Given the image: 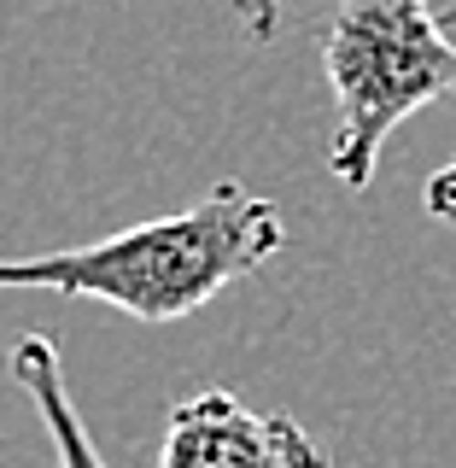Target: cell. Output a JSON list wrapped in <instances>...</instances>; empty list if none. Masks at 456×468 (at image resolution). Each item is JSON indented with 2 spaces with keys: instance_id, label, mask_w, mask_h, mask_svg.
Masks as SVG:
<instances>
[{
  "instance_id": "6da1fadb",
  "label": "cell",
  "mask_w": 456,
  "mask_h": 468,
  "mask_svg": "<svg viewBox=\"0 0 456 468\" xmlns=\"http://www.w3.org/2000/svg\"><path fill=\"white\" fill-rule=\"evenodd\" d=\"M281 246L287 229L275 199L252 194L246 182H217L187 211L117 229L106 240L41 258H0V287L100 299L111 311L146 322V328H164V322L205 311L223 287L263 270Z\"/></svg>"
},
{
  "instance_id": "7a4b0ae2",
  "label": "cell",
  "mask_w": 456,
  "mask_h": 468,
  "mask_svg": "<svg viewBox=\"0 0 456 468\" xmlns=\"http://www.w3.org/2000/svg\"><path fill=\"white\" fill-rule=\"evenodd\" d=\"M322 70L334 88L328 170L363 194L392 129L456 88V41L433 0H340L322 29Z\"/></svg>"
},
{
  "instance_id": "3957f363",
  "label": "cell",
  "mask_w": 456,
  "mask_h": 468,
  "mask_svg": "<svg viewBox=\"0 0 456 468\" xmlns=\"http://www.w3.org/2000/svg\"><path fill=\"white\" fill-rule=\"evenodd\" d=\"M158 468H328V451L287 410H252L240 392H194L170 410Z\"/></svg>"
},
{
  "instance_id": "277c9868",
  "label": "cell",
  "mask_w": 456,
  "mask_h": 468,
  "mask_svg": "<svg viewBox=\"0 0 456 468\" xmlns=\"http://www.w3.org/2000/svg\"><path fill=\"white\" fill-rule=\"evenodd\" d=\"M6 369H12V380L29 392V404H36L41 428H48V439H53L58 468H106V457H100V445H94V433H88V421L77 416V404H70L65 363H58V346L48 340V334H24V340L12 346Z\"/></svg>"
},
{
  "instance_id": "5b68a950",
  "label": "cell",
  "mask_w": 456,
  "mask_h": 468,
  "mask_svg": "<svg viewBox=\"0 0 456 468\" xmlns=\"http://www.w3.org/2000/svg\"><path fill=\"white\" fill-rule=\"evenodd\" d=\"M228 12L240 18V29L258 41V48H270L275 29H281V0H228Z\"/></svg>"
},
{
  "instance_id": "8992f818",
  "label": "cell",
  "mask_w": 456,
  "mask_h": 468,
  "mask_svg": "<svg viewBox=\"0 0 456 468\" xmlns=\"http://www.w3.org/2000/svg\"><path fill=\"white\" fill-rule=\"evenodd\" d=\"M428 217H433V223H445V229H456V158L428 182Z\"/></svg>"
}]
</instances>
